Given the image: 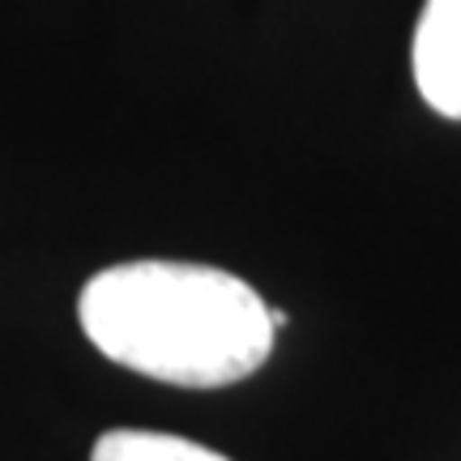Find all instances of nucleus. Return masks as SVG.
<instances>
[{
    "mask_svg": "<svg viewBox=\"0 0 461 461\" xmlns=\"http://www.w3.org/2000/svg\"><path fill=\"white\" fill-rule=\"evenodd\" d=\"M86 338L129 372L180 389H222L274 350V321L244 278L193 261H124L82 286Z\"/></svg>",
    "mask_w": 461,
    "mask_h": 461,
    "instance_id": "obj_1",
    "label": "nucleus"
},
{
    "mask_svg": "<svg viewBox=\"0 0 461 461\" xmlns=\"http://www.w3.org/2000/svg\"><path fill=\"white\" fill-rule=\"evenodd\" d=\"M414 82L428 107L461 120V0H428L414 26Z\"/></svg>",
    "mask_w": 461,
    "mask_h": 461,
    "instance_id": "obj_2",
    "label": "nucleus"
},
{
    "mask_svg": "<svg viewBox=\"0 0 461 461\" xmlns=\"http://www.w3.org/2000/svg\"><path fill=\"white\" fill-rule=\"evenodd\" d=\"M90 461H230V457L197 445V440L167 436V431L115 428V431H103L99 440H95Z\"/></svg>",
    "mask_w": 461,
    "mask_h": 461,
    "instance_id": "obj_3",
    "label": "nucleus"
}]
</instances>
